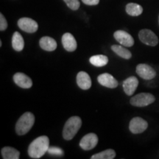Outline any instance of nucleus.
I'll use <instances>...</instances> for the list:
<instances>
[{
    "mask_svg": "<svg viewBox=\"0 0 159 159\" xmlns=\"http://www.w3.org/2000/svg\"><path fill=\"white\" fill-rule=\"evenodd\" d=\"M125 11L131 16H139L143 13V7L136 3H128L125 7Z\"/></svg>",
    "mask_w": 159,
    "mask_h": 159,
    "instance_id": "nucleus-19",
    "label": "nucleus"
},
{
    "mask_svg": "<svg viewBox=\"0 0 159 159\" xmlns=\"http://www.w3.org/2000/svg\"><path fill=\"white\" fill-rule=\"evenodd\" d=\"M98 144V137L95 134L90 133L86 134L80 142V147L84 150H91Z\"/></svg>",
    "mask_w": 159,
    "mask_h": 159,
    "instance_id": "nucleus-9",
    "label": "nucleus"
},
{
    "mask_svg": "<svg viewBox=\"0 0 159 159\" xmlns=\"http://www.w3.org/2000/svg\"><path fill=\"white\" fill-rule=\"evenodd\" d=\"M2 41H0V47H2Z\"/></svg>",
    "mask_w": 159,
    "mask_h": 159,
    "instance_id": "nucleus-27",
    "label": "nucleus"
},
{
    "mask_svg": "<svg viewBox=\"0 0 159 159\" xmlns=\"http://www.w3.org/2000/svg\"><path fill=\"white\" fill-rule=\"evenodd\" d=\"M139 80L135 76L129 77L122 83V87L125 93L128 96H132L139 85Z\"/></svg>",
    "mask_w": 159,
    "mask_h": 159,
    "instance_id": "nucleus-12",
    "label": "nucleus"
},
{
    "mask_svg": "<svg viewBox=\"0 0 159 159\" xmlns=\"http://www.w3.org/2000/svg\"><path fill=\"white\" fill-rule=\"evenodd\" d=\"M13 82L22 89H30L33 85V81L30 77L22 72H17L13 75Z\"/></svg>",
    "mask_w": 159,
    "mask_h": 159,
    "instance_id": "nucleus-13",
    "label": "nucleus"
},
{
    "mask_svg": "<svg viewBox=\"0 0 159 159\" xmlns=\"http://www.w3.org/2000/svg\"><path fill=\"white\" fill-rule=\"evenodd\" d=\"M91 64L96 67H102L108 64V57L104 55H97L91 56L89 59Z\"/></svg>",
    "mask_w": 159,
    "mask_h": 159,
    "instance_id": "nucleus-20",
    "label": "nucleus"
},
{
    "mask_svg": "<svg viewBox=\"0 0 159 159\" xmlns=\"http://www.w3.org/2000/svg\"><path fill=\"white\" fill-rule=\"evenodd\" d=\"M47 152L49 154L52 155V156H63V150H61V149L58 148H55V147H51V148H49Z\"/></svg>",
    "mask_w": 159,
    "mask_h": 159,
    "instance_id": "nucleus-24",
    "label": "nucleus"
},
{
    "mask_svg": "<svg viewBox=\"0 0 159 159\" xmlns=\"http://www.w3.org/2000/svg\"><path fill=\"white\" fill-rule=\"evenodd\" d=\"M12 47L14 50L21 52L25 47V41L19 32H15L12 37Z\"/></svg>",
    "mask_w": 159,
    "mask_h": 159,
    "instance_id": "nucleus-17",
    "label": "nucleus"
},
{
    "mask_svg": "<svg viewBox=\"0 0 159 159\" xmlns=\"http://www.w3.org/2000/svg\"><path fill=\"white\" fill-rule=\"evenodd\" d=\"M148 128V123L144 119L136 116L130 120L129 130L132 134H139L144 132Z\"/></svg>",
    "mask_w": 159,
    "mask_h": 159,
    "instance_id": "nucleus-6",
    "label": "nucleus"
},
{
    "mask_svg": "<svg viewBox=\"0 0 159 159\" xmlns=\"http://www.w3.org/2000/svg\"><path fill=\"white\" fill-rule=\"evenodd\" d=\"M116 157V152L112 149H108L99 153L93 155L91 159H114Z\"/></svg>",
    "mask_w": 159,
    "mask_h": 159,
    "instance_id": "nucleus-22",
    "label": "nucleus"
},
{
    "mask_svg": "<svg viewBox=\"0 0 159 159\" xmlns=\"http://www.w3.org/2000/svg\"><path fill=\"white\" fill-rule=\"evenodd\" d=\"M63 1H64L66 5L68 6V7L72 11H77L80 6L79 0H63Z\"/></svg>",
    "mask_w": 159,
    "mask_h": 159,
    "instance_id": "nucleus-23",
    "label": "nucleus"
},
{
    "mask_svg": "<svg viewBox=\"0 0 159 159\" xmlns=\"http://www.w3.org/2000/svg\"><path fill=\"white\" fill-rule=\"evenodd\" d=\"M39 45L41 49L47 52L54 51L57 47L56 41L49 36H43L41 38L39 41Z\"/></svg>",
    "mask_w": 159,
    "mask_h": 159,
    "instance_id": "nucleus-16",
    "label": "nucleus"
},
{
    "mask_svg": "<svg viewBox=\"0 0 159 159\" xmlns=\"http://www.w3.org/2000/svg\"><path fill=\"white\" fill-rule=\"evenodd\" d=\"M156 101V97L150 93H140L135 95L130 99V103L133 106L142 108L153 103Z\"/></svg>",
    "mask_w": 159,
    "mask_h": 159,
    "instance_id": "nucleus-4",
    "label": "nucleus"
},
{
    "mask_svg": "<svg viewBox=\"0 0 159 159\" xmlns=\"http://www.w3.org/2000/svg\"><path fill=\"white\" fill-rule=\"evenodd\" d=\"M18 27L21 30L28 33H35L39 29V25L35 20L30 19V18L23 17L19 19L17 22Z\"/></svg>",
    "mask_w": 159,
    "mask_h": 159,
    "instance_id": "nucleus-8",
    "label": "nucleus"
},
{
    "mask_svg": "<svg viewBox=\"0 0 159 159\" xmlns=\"http://www.w3.org/2000/svg\"><path fill=\"white\" fill-rule=\"evenodd\" d=\"M61 41H62V44L65 50L68 52H74L76 50L77 47V41L73 35H71V33H64L62 36Z\"/></svg>",
    "mask_w": 159,
    "mask_h": 159,
    "instance_id": "nucleus-14",
    "label": "nucleus"
},
{
    "mask_svg": "<svg viewBox=\"0 0 159 159\" xmlns=\"http://www.w3.org/2000/svg\"><path fill=\"white\" fill-rule=\"evenodd\" d=\"M136 71V74L141 78L146 80H150L155 78L157 75L156 71L152 66L148 64H145V63H140V64L137 65Z\"/></svg>",
    "mask_w": 159,
    "mask_h": 159,
    "instance_id": "nucleus-7",
    "label": "nucleus"
},
{
    "mask_svg": "<svg viewBox=\"0 0 159 159\" xmlns=\"http://www.w3.org/2000/svg\"><path fill=\"white\" fill-rule=\"evenodd\" d=\"M77 84L83 90H88L91 87V79L88 73L80 71L77 75Z\"/></svg>",
    "mask_w": 159,
    "mask_h": 159,
    "instance_id": "nucleus-15",
    "label": "nucleus"
},
{
    "mask_svg": "<svg viewBox=\"0 0 159 159\" xmlns=\"http://www.w3.org/2000/svg\"><path fill=\"white\" fill-rule=\"evenodd\" d=\"M111 50L116 53L117 55H119V57L124 59L128 60L132 57V53L121 45H112L111 46Z\"/></svg>",
    "mask_w": 159,
    "mask_h": 159,
    "instance_id": "nucleus-21",
    "label": "nucleus"
},
{
    "mask_svg": "<svg viewBox=\"0 0 159 159\" xmlns=\"http://www.w3.org/2000/svg\"><path fill=\"white\" fill-rule=\"evenodd\" d=\"M35 123L34 114L30 112H26L18 119L16 124V132L19 136L27 134Z\"/></svg>",
    "mask_w": 159,
    "mask_h": 159,
    "instance_id": "nucleus-3",
    "label": "nucleus"
},
{
    "mask_svg": "<svg viewBox=\"0 0 159 159\" xmlns=\"http://www.w3.org/2000/svg\"><path fill=\"white\" fill-rule=\"evenodd\" d=\"M82 125V119L80 117L75 116L69 118L65 123L63 130V137L65 140H71Z\"/></svg>",
    "mask_w": 159,
    "mask_h": 159,
    "instance_id": "nucleus-2",
    "label": "nucleus"
},
{
    "mask_svg": "<svg viewBox=\"0 0 159 159\" xmlns=\"http://www.w3.org/2000/svg\"><path fill=\"white\" fill-rule=\"evenodd\" d=\"M49 148V139L47 136L38 137L30 143L28 148V155L32 158H41Z\"/></svg>",
    "mask_w": 159,
    "mask_h": 159,
    "instance_id": "nucleus-1",
    "label": "nucleus"
},
{
    "mask_svg": "<svg viewBox=\"0 0 159 159\" xmlns=\"http://www.w3.org/2000/svg\"><path fill=\"white\" fill-rule=\"evenodd\" d=\"M97 81L101 85L109 89H115L119 85L116 79L108 73H103L99 75L97 77Z\"/></svg>",
    "mask_w": 159,
    "mask_h": 159,
    "instance_id": "nucleus-11",
    "label": "nucleus"
},
{
    "mask_svg": "<svg viewBox=\"0 0 159 159\" xmlns=\"http://www.w3.org/2000/svg\"><path fill=\"white\" fill-rule=\"evenodd\" d=\"M114 39L125 47H131L134 45V39L132 35L124 30H117L114 33Z\"/></svg>",
    "mask_w": 159,
    "mask_h": 159,
    "instance_id": "nucleus-10",
    "label": "nucleus"
},
{
    "mask_svg": "<svg viewBox=\"0 0 159 159\" xmlns=\"http://www.w3.org/2000/svg\"><path fill=\"white\" fill-rule=\"evenodd\" d=\"M2 156L4 159H19L20 152L16 149L11 147H5L1 150Z\"/></svg>",
    "mask_w": 159,
    "mask_h": 159,
    "instance_id": "nucleus-18",
    "label": "nucleus"
},
{
    "mask_svg": "<svg viewBox=\"0 0 159 159\" xmlns=\"http://www.w3.org/2000/svg\"><path fill=\"white\" fill-rule=\"evenodd\" d=\"M139 39L143 43L150 47H156L159 41L158 36L149 29L141 30L139 33Z\"/></svg>",
    "mask_w": 159,
    "mask_h": 159,
    "instance_id": "nucleus-5",
    "label": "nucleus"
},
{
    "mask_svg": "<svg viewBox=\"0 0 159 159\" xmlns=\"http://www.w3.org/2000/svg\"><path fill=\"white\" fill-rule=\"evenodd\" d=\"M82 2L85 5H97L99 2V0H82Z\"/></svg>",
    "mask_w": 159,
    "mask_h": 159,
    "instance_id": "nucleus-26",
    "label": "nucleus"
},
{
    "mask_svg": "<svg viewBox=\"0 0 159 159\" xmlns=\"http://www.w3.org/2000/svg\"><path fill=\"white\" fill-rule=\"evenodd\" d=\"M158 24H159V16H158Z\"/></svg>",
    "mask_w": 159,
    "mask_h": 159,
    "instance_id": "nucleus-28",
    "label": "nucleus"
},
{
    "mask_svg": "<svg viewBox=\"0 0 159 159\" xmlns=\"http://www.w3.org/2000/svg\"><path fill=\"white\" fill-rule=\"evenodd\" d=\"M7 21L2 13H0V30L4 31L7 28Z\"/></svg>",
    "mask_w": 159,
    "mask_h": 159,
    "instance_id": "nucleus-25",
    "label": "nucleus"
}]
</instances>
